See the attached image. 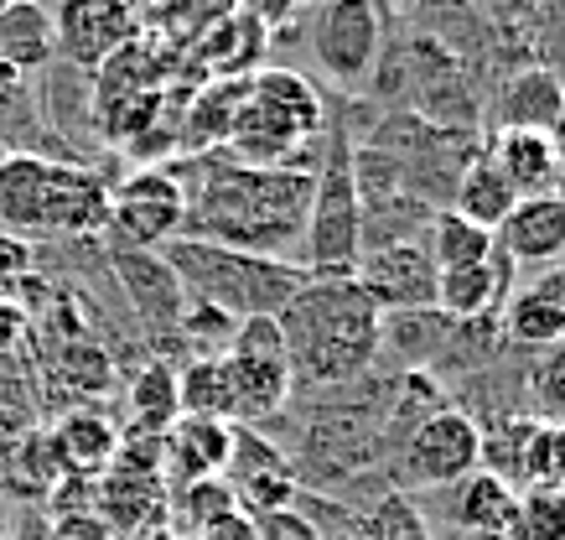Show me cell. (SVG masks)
I'll return each mask as SVG.
<instances>
[{"label": "cell", "instance_id": "1", "mask_svg": "<svg viewBox=\"0 0 565 540\" xmlns=\"http://www.w3.org/2000/svg\"><path fill=\"white\" fill-rule=\"evenodd\" d=\"M311 209V172L307 167H244V161L213 157L188 192L192 240L244 250L259 261H291L301 255Z\"/></svg>", "mask_w": 565, "mask_h": 540}, {"label": "cell", "instance_id": "2", "mask_svg": "<svg viewBox=\"0 0 565 540\" xmlns=\"http://www.w3.org/2000/svg\"><path fill=\"white\" fill-rule=\"evenodd\" d=\"M275 322L291 380L311 384L359 380L384 343V313L353 276H307V286L275 313Z\"/></svg>", "mask_w": 565, "mask_h": 540}, {"label": "cell", "instance_id": "3", "mask_svg": "<svg viewBox=\"0 0 565 540\" xmlns=\"http://www.w3.org/2000/svg\"><path fill=\"white\" fill-rule=\"evenodd\" d=\"M0 224L21 240H78L109 224V188L84 167L11 151L0 157Z\"/></svg>", "mask_w": 565, "mask_h": 540}, {"label": "cell", "instance_id": "4", "mask_svg": "<svg viewBox=\"0 0 565 540\" xmlns=\"http://www.w3.org/2000/svg\"><path fill=\"white\" fill-rule=\"evenodd\" d=\"M327 130L322 94L307 73L296 68H259L244 84V105L228 130V161L244 167H307V140Z\"/></svg>", "mask_w": 565, "mask_h": 540}, {"label": "cell", "instance_id": "5", "mask_svg": "<svg viewBox=\"0 0 565 540\" xmlns=\"http://www.w3.org/2000/svg\"><path fill=\"white\" fill-rule=\"evenodd\" d=\"M167 271L228 317H275L307 286V271L291 261H259L244 250H223L207 240H167Z\"/></svg>", "mask_w": 565, "mask_h": 540}, {"label": "cell", "instance_id": "6", "mask_svg": "<svg viewBox=\"0 0 565 540\" xmlns=\"http://www.w3.org/2000/svg\"><path fill=\"white\" fill-rule=\"evenodd\" d=\"M363 261V198L359 167L343 130L327 136V151L311 172V209L301 234V271L307 276H353Z\"/></svg>", "mask_w": 565, "mask_h": 540}, {"label": "cell", "instance_id": "7", "mask_svg": "<svg viewBox=\"0 0 565 540\" xmlns=\"http://www.w3.org/2000/svg\"><path fill=\"white\" fill-rule=\"evenodd\" d=\"M228 395H234V421H270L280 405L291 401V364H286V343H280V322L275 317H244L234 322L228 338Z\"/></svg>", "mask_w": 565, "mask_h": 540}, {"label": "cell", "instance_id": "8", "mask_svg": "<svg viewBox=\"0 0 565 540\" xmlns=\"http://www.w3.org/2000/svg\"><path fill=\"white\" fill-rule=\"evenodd\" d=\"M311 57L343 88H363L384 57V11L379 0H322L311 17Z\"/></svg>", "mask_w": 565, "mask_h": 540}, {"label": "cell", "instance_id": "9", "mask_svg": "<svg viewBox=\"0 0 565 540\" xmlns=\"http://www.w3.org/2000/svg\"><path fill=\"white\" fill-rule=\"evenodd\" d=\"M182 224H188V188L182 177L156 161H146L109 192V229L125 250H156V244L177 240Z\"/></svg>", "mask_w": 565, "mask_h": 540}, {"label": "cell", "instance_id": "10", "mask_svg": "<svg viewBox=\"0 0 565 540\" xmlns=\"http://www.w3.org/2000/svg\"><path fill=\"white\" fill-rule=\"evenodd\" d=\"M140 17L130 0H57L52 6V42L73 68L99 73L125 42H136Z\"/></svg>", "mask_w": 565, "mask_h": 540}, {"label": "cell", "instance_id": "11", "mask_svg": "<svg viewBox=\"0 0 565 540\" xmlns=\"http://www.w3.org/2000/svg\"><path fill=\"white\" fill-rule=\"evenodd\" d=\"M405 463H411V473L430 488L462 484L467 473L482 468V426L467 416V411H451V405H446V411H430L411 432Z\"/></svg>", "mask_w": 565, "mask_h": 540}, {"label": "cell", "instance_id": "12", "mask_svg": "<svg viewBox=\"0 0 565 540\" xmlns=\"http://www.w3.org/2000/svg\"><path fill=\"white\" fill-rule=\"evenodd\" d=\"M436 261L420 240H399L384 244L374 255H363L353 280H359L369 301L379 313H420V307H436Z\"/></svg>", "mask_w": 565, "mask_h": 540}, {"label": "cell", "instance_id": "13", "mask_svg": "<svg viewBox=\"0 0 565 540\" xmlns=\"http://www.w3.org/2000/svg\"><path fill=\"white\" fill-rule=\"evenodd\" d=\"M234 442L239 432L228 421L177 416L161 436V478H172V484L223 478V468H234Z\"/></svg>", "mask_w": 565, "mask_h": 540}, {"label": "cell", "instance_id": "14", "mask_svg": "<svg viewBox=\"0 0 565 540\" xmlns=\"http://www.w3.org/2000/svg\"><path fill=\"white\" fill-rule=\"evenodd\" d=\"M493 244L509 265H540V271H550L565 255V209L550 192L519 198L514 209H509V219L493 229Z\"/></svg>", "mask_w": 565, "mask_h": 540}, {"label": "cell", "instance_id": "15", "mask_svg": "<svg viewBox=\"0 0 565 540\" xmlns=\"http://www.w3.org/2000/svg\"><path fill=\"white\" fill-rule=\"evenodd\" d=\"M270 36L275 32H265L255 17L228 11V17L213 21V27L192 42V68L207 73V84H213V78H255L259 63H265Z\"/></svg>", "mask_w": 565, "mask_h": 540}, {"label": "cell", "instance_id": "16", "mask_svg": "<svg viewBox=\"0 0 565 540\" xmlns=\"http://www.w3.org/2000/svg\"><path fill=\"white\" fill-rule=\"evenodd\" d=\"M109 536H146L156 520H167V478L161 473H130V468H109L99 473V509H94Z\"/></svg>", "mask_w": 565, "mask_h": 540}, {"label": "cell", "instance_id": "17", "mask_svg": "<svg viewBox=\"0 0 565 540\" xmlns=\"http://www.w3.org/2000/svg\"><path fill=\"white\" fill-rule=\"evenodd\" d=\"M47 442H52V457H57L63 478H99V473H109L115 453H120L115 421L99 416V411H88V405L68 411V416L47 432Z\"/></svg>", "mask_w": 565, "mask_h": 540}, {"label": "cell", "instance_id": "18", "mask_svg": "<svg viewBox=\"0 0 565 540\" xmlns=\"http://www.w3.org/2000/svg\"><path fill=\"white\" fill-rule=\"evenodd\" d=\"M503 328L514 343L545 349L555 338H565V265H550L530 286H519L514 297L503 301Z\"/></svg>", "mask_w": 565, "mask_h": 540}, {"label": "cell", "instance_id": "19", "mask_svg": "<svg viewBox=\"0 0 565 540\" xmlns=\"http://www.w3.org/2000/svg\"><path fill=\"white\" fill-rule=\"evenodd\" d=\"M482 161L503 177V188L514 198H540L555 182V167L561 157L550 151V140L540 130H493L488 146H482Z\"/></svg>", "mask_w": 565, "mask_h": 540}, {"label": "cell", "instance_id": "20", "mask_svg": "<svg viewBox=\"0 0 565 540\" xmlns=\"http://www.w3.org/2000/svg\"><path fill=\"white\" fill-rule=\"evenodd\" d=\"M509 271H514V265L503 261L498 250L488 255V261H478V265L441 271V276H436V307H441L446 317H482V313H493L498 301L514 292V286H509Z\"/></svg>", "mask_w": 565, "mask_h": 540}, {"label": "cell", "instance_id": "21", "mask_svg": "<svg viewBox=\"0 0 565 540\" xmlns=\"http://www.w3.org/2000/svg\"><path fill=\"white\" fill-rule=\"evenodd\" d=\"M57 57V42H52V11L42 0H11L0 11V63L17 68L21 78L36 68H47Z\"/></svg>", "mask_w": 565, "mask_h": 540}, {"label": "cell", "instance_id": "22", "mask_svg": "<svg viewBox=\"0 0 565 540\" xmlns=\"http://www.w3.org/2000/svg\"><path fill=\"white\" fill-rule=\"evenodd\" d=\"M565 99V84L550 68H524L498 88V130H540L545 136L555 109Z\"/></svg>", "mask_w": 565, "mask_h": 540}, {"label": "cell", "instance_id": "23", "mask_svg": "<svg viewBox=\"0 0 565 540\" xmlns=\"http://www.w3.org/2000/svg\"><path fill=\"white\" fill-rule=\"evenodd\" d=\"M244 84L249 78H213V84L198 88L192 109L182 115V146L188 151H207V146H223L228 130H234V115L244 105Z\"/></svg>", "mask_w": 565, "mask_h": 540}, {"label": "cell", "instance_id": "24", "mask_svg": "<svg viewBox=\"0 0 565 540\" xmlns=\"http://www.w3.org/2000/svg\"><path fill=\"white\" fill-rule=\"evenodd\" d=\"M234 509H239V494H234L228 478H198V484L167 488V525H172V536L198 540L207 525L228 520Z\"/></svg>", "mask_w": 565, "mask_h": 540}, {"label": "cell", "instance_id": "25", "mask_svg": "<svg viewBox=\"0 0 565 540\" xmlns=\"http://www.w3.org/2000/svg\"><path fill=\"white\" fill-rule=\"evenodd\" d=\"M519 488L503 484L498 473H467L462 494H457V525L472 530V536H503L509 530V515H514Z\"/></svg>", "mask_w": 565, "mask_h": 540}, {"label": "cell", "instance_id": "26", "mask_svg": "<svg viewBox=\"0 0 565 540\" xmlns=\"http://www.w3.org/2000/svg\"><path fill=\"white\" fill-rule=\"evenodd\" d=\"M182 416L177 405V369L172 364H146L130 380V432L136 436H167V426Z\"/></svg>", "mask_w": 565, "mask_h": 540}, {"label": "cell", "instance_id": "27", "mask_svg": "<svg viewBox=\"0 0 565 540\" xmlns=\"http://www.w3.org/2000/svg\"><path fill=\"white\" fill-rule=\"evenodd\" d=\"M519 198L509 188H503V177L482 161V151L462 167V177H457V209L451 213H462L467 224H478V229H498L503 219H509V209H514Z\"/></svg>", "mask_w": 565, "mask_h": 540}, {"label": "cell", "instance_id": "28", "mask_svg": "<svg viewBox=\"0 0 565 540\" xmlns=\"http://www.w3.org/2000/svg\"><path fill=\"white\" fill-rule=\"evenodd\" d=\"M177 405L182 416H207V421H228L234 426V395H228V364L223 353L198 359L177 374Z\"/></svg>", "mask_w": 565, "mask_h": 540}, {"label": "cell", "instance_id": "29", "mask_svg": "<svg viewBox=\"0 0 565 540\" xmlns=\"http://www.w3.org/2000/svg\"><path fill=\"white\" fill-rule=\"evenodd\" d=\"M430 261H436V271H457V265H478L488 261L498 244H493V229H478V224H467L462 213H436L430 219Z\"/></svg>", "mask_w": 565, "mask_h": 540}, {"label": "cell", "instance_id": "30", "mask_svg": "<svg viewBox=\"0 0 565 540\" xmlns=\"http://www.w3.org/2000/svg\"><path fill=\"white\" fill-rule=\"evenodd\" d=\"M503 540H565V488H555V484L519 488Z\"/></svg>", "mask_w": 565, "mask_h": 540}, {"label": "cell", "instance_id": "31", "mask_svg": "<svg viewBox=\"0 0 565 540\" xmlns=\"http://www.w3.org/2000/svg\"><path fill=\"white\" fill-rule=\"evenodd\" d=\"M228 11H239V0H161L151 11V36L156 42H182V47H192V42H198L213 21L228 17Z\"/></svg>", "mask_w": 565, "mask_h": 540}, {"label": "cell", "instance_id": "32", "mask_svg": "<svg viewBox=\"0 0 565 540\" xmlns=\"http://www.w3.org/2000/svg\"><path fill=\"white\" fill-rule=\"evenodd\" d=\"M530 401H534V421L565 426V338L540 349V359L530 369Z\"/></svg>", "mask_w": 565, "mask_h": 540}, {"label": "cell", "instance_id": "33", "mask_svg": "<svg viewBox=\"0 0 565 540\" xmlns=\"http://www.w3.org/2000/svg\"><path fill=\"white\" fill-rule=\"evenodd\" d=\"M524 484H555L565 488V426L534 421L530 442H524V463H519V488Z\"/></svg>", "mask_w": 565, "mask_h": 540}, {"label": "cell", "instance_id": "34", "mask_svg": "<svg viewBox=\"0 0 565 540\" xmlns=\"http://www.w3.org/2000/svg\"><path fill=\"white\" fill-rule=\"evenodd\" d=\"M47 540H115V536H109V525L94 509H57L47 525Z\"/></svg>", "mask_w": 565, "mask_h": 540}, {"label": "cell", "instance_id": "35", "mask_svg": "<svg viewBox=\"0 0 565 540\" xmlns=\"http://www.w3.org/2000/svg\"><path fill=\"white\" fill-rule=\"evenodd\" d=\"M255 525H259V540H322V536H317V525H311L307 515H296L291 505L259 515Z\"/></svg>", "mask_w": 565, "mask_h": 540}, {"label": "cell", "instance_id": "36", "mask_svg": "<svg viewBox=\"0 0 565 540\" xmlns=\"http://www.w3.org/2000/svg\"><path fill=\"white\" fill-rule=\"evenodd\" d=\"M198 540H259V525H255V515H244V509H234L228 520H218V525H207Z\"/></svg>", "mask_w": 565, "mask_h": 540}, {"label": "cell", "instance_id": "37", "mask_svg": "<svg viewBox=\"0 0 565 540\" xmlns=\"http://www.w3.org/2000/svg\"><path fill=\"white\" fill-rule=\"evenodd\" d=\"M21 332H26V313H21V307H11V301H0V353L17 349Z\"/></svg>", "mask_w": 565, "mask_h": 540}, {"label": "cell", "instance_id": "38", "mask_svg": "<svg viewBox=\"0 0 565 540\" xmlns=\"http://www.w3.org/2000/svg\"><path fill=\"white\" fill-rule=\"evenodd\" d=\"M545 140H550V151H555V157L565 161V99H561V109H555V120H550Z\"/></svg>", "mask_w": 565, "mask_h": 540}, {"label": "cell", "instance_id": "39", "mask_svg": "<svg viewBox=\"0 0 565 540\" xmlns=\"http://www.w3.org/2000/svg\"><path fill=\"white\" fill-rule=\"evenodd\" d=\"M17 94H21V73H17V68H6V63H0V105H11Z\"/></svg>", "mask_w": 565, "mask_h": 540}, {"label": "cell", "instance_id": "40", "mask_svg": "<svg viewBox=\"0 0 565 540\" xmlns=\"http://www.w3.org/2000/svg\"><path fill=\"white\" fill-rule=\"evenodd\" d=\"M550 198H555V203H561V209H565V161H561V167H555V182H550Z\"/></svg>", "mask_w": 565, "mask_h": 540}, {"label": "cell", "instance_id": "41", "mask_svg": "<svg viewBox=\"0 0 565 540\" xmlns=\"http://www.w3.org/2000/svg\"><path fill=\"white\" fill-rule=\"evenodd\" d=\"M156 6H161V0H130V11H136V17H140V11H146V17H151Z\"/></svg>", "mask_w": 565, "mask_h": 540}, {"label": "cell", "instance_id": "42", "mask_svg": "<svg viewBox=\"0 0 565 540\" xmlns=\"http://www.w3.org/2000/svg\"><path fill=\"white\" fill-rule=\"evenodd\" d=\"M6 6H11V0H0V11H6Z\"/></svg>", "mask_w": 565, "mask_h": 540}, {"label": "cell", "instance_id": "43", "mask_svg": "<svg viewBox=\"0 0 565 540\" xmlns=\"http://www.w3.org/2000/svg\"><path fill=\"white\" fill-rule=\"evenodd\" d=\"M0 540H6V536H0Z\"/></svg>", "mask_w": 565, "mask_h": 540}]
</instances>
